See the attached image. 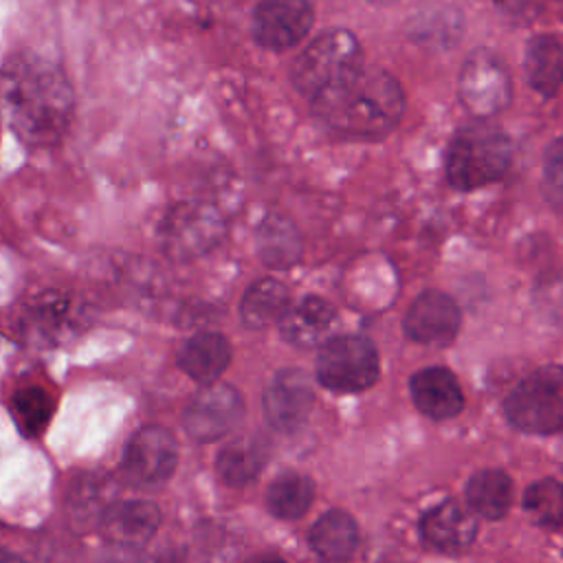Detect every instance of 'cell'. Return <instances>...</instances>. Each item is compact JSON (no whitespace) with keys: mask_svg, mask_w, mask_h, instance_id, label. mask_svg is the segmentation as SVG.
<instances>
[{"mask_svg":"<svg viewBox=\"0 0 563 563\" xmlns=\"http://www.w3.org/2000/svg\"><path fill=\"white\" fill-rule=\"evenodd\" d=\"M75 110L70 81L59 64L37 53H15L0 68V114L31 147L55 145Z\"/></svg>","mask_w":563,"mask_h":563,"instance_id":"6da1fadb","label":"cell"},{"mask_svg":"<svg viewBox=\"0 0 563 563\" xmlns=\"http://www.w3.org/2000/svg\"><path fill=\"white\" fill-rule=\"evenodd\" d=\"M312 110L341 134L376 139L400 121L405 95L398 79L387 70L361 66L354 75L314 97Z\"/></svg>","mask_w":563,"mask_h":563,"instance_id":"7a4b0ae2","label":"cell"},{"mask_svg":"<svg viewBox=\"0 0 563 563\" xmlns=\"http://www.w3.org/2000/svg\"><path fill=\"white\" fill-rule=\"evenodd\" d=\"M512 145L506 132L490 123L460 128L446 150L444 174L460 191L479 189L497 180L510 165Z\"/></svg>","mask_w":563,"mask_h":563,"instance_id":"3957f363","label":"cell"},{"mask_svg":"<svg viewBox=\"0 0 563 563\" xmlns=\"http://www.w3.org/2000/svg\"><path fill=\"white\" fill-rule=\"evenodd\" d=\"M363 66V48L347 29H330L314 37L292 62L290 79L310 101L341 84Z\"/></svg>","mask_w":563,"mask_h":563,"instance_id":"277c9868","label":"cell"},{"mask_svg":"<svg viewBox=\"0 0 563 563\" xmlns=\"http://www.w3.org/2000/svg\"><path fill=\"white\" fill-rule=\"evenodd\" d=\"M504 413L523 433H563V367L545 365L528 374L508 394Z\"/></svg>","mask_w":563,"mask_h":563,"instance_id":"5b68a950","label":"cell"},{"mask_svg":"<svg viewBox=\"0 0 563 563\" xmlns=\"http://www.w3.org/2000/svg\"><path fill=\"white\" fill-rule=\"evenodd\" d=\"M378 374V350L361 334L332 336L317 354V380L332 391H363L376 383Z\"/></svg>","mask_w":563,"mask_h":563,"instance_id":"8992f818","label":"cell"},{"mask_svg":"<svg viewBox=\"0 0 563 563\" xmlns=\"http://www.w3.org/2000/svg\"><path fill=\"white\" fill-rule=\"evenodd\" d=\"M512 97L510 73L499 55L488 48H475L460 73V101L477 119L501 112Z\"/></svg>","mask_w":563,"mask_h":563,"instance_id":"52a82bcc","label":"cell"},{"mask_svg":"<svg viewBox=\"0 0 563 563\" xmlns=\"http://www.w3.org/2000/svg\"><path fill=\"white\" fill-rule=\"evenodd\" d=\"M242 416V394L233 385L209 383L189 400L183 416V427L196 442H216L229 435Z\"/></svg>","mask_w":563,"mask_h":563,"instance_id":"ba28073f","label":"cell"},{"mask_svg":"<svg viewBox=\"0 0 563 563\" xmlns=\"http://www.w3.org/2000/svg\"><path fill=\"white\" fill-rule=\"evenodd\" d=\"M178 464V444L163 427H143L125 444L121 468L128 482L154 486L174 473Z\"/></svg>","mask_w":563,"mask_h":563,"instance_id":"9c48e42d","label":"cell"},{"mask_svg":"<svg viewBox=\"0 0 563 563\" xmlns=\"http://www.w3.org/2000/svg\"><path fill=\"white\" fill-rule=\"evenodd\" d=\"M314 400V389L306 372L297 367H286L273 374L268 380L262 409L266 422L282 433H290L303 424Z\"/></svg>","mask_w":563,"mask_h":563,"instance_id":"30bf717a","label":"cell"},{"mask_svg":"<svg viewBox=\"0 0 563 563\" xmlns=\"http://www.w3.org/2000/svg\"><path fill=\"white\" fill-rule=\"evenodd\" d=\"M312 20L314 13L308 0H260L251 31L260 46L286 51L308 35Z\"/></svg>","mask_w":563,"mask_h":563,"instance_id":"8fae6325","label":"cell"},{"mask_svg":"<svg viewBox=\"0 0 563 563\" xmlns=\"http://www.w3.org/2000/svg\"><path fill=\"white\" fill-rule=\"evenodd\" d=\"M224 233L222 216L202 202H189L167 218L165 246L172 257H196L213 249Z\"/></svg>","mask_w":563,"mask_h":563,"instance_id":"7c38bea8","label":"cell"},{"mask_svg":"<svg viewBox=\"0 0 563 563\" xmlns=\"http://www.w3.org/2000/svg\"><path fill=\"white\" fill-rule=\"evenodd\" d=\"M460 321V308L449 295L440 290H424L409 306L402 325L405 334L416 343L446 345L455 339Z\"/></svg>","mask_w":563,"mask_h":563,"instance_id":"4fadbf2b","label":"cell"},{"mask_svg":"<svg viewBox=\"0 0 563 563\" xmlns=\"http://www.w3.org/2000/svg\"><path fill=\"white\" fill-rule=\"evenodd\" d=\"M161 510L145 499H125L110 504L99 519L101 534L108 543L123 550H141L158 530Z\"/></svg>","mask_w":563,"mask_h":563,"instance_id":"5bb4252c","label":"cell"},{"mask_svg":"<svg viewBox=\"0 0 563 563\" xmlns=\"http://www.w3.org/2000/svg\"><path fill=\"white\" fill-rule=\"evenodd\" d=\"M420 534L433 550L460 554L475 541L477 519L468 506L464 508L457 501H444L422 517Z\"/></svg>","mask_w":563,"mask_h":563,"instance_id":"9a60e30c","label":"cell"},{"mask_svg":"<svg viewBox=\"0 0 563 563\" xmlns=\"http://www.w3.org/2000/svg\"><path fill=\"white\" fill-rule=\"evenodd\" d=\"M413 405L433 420H446L462 411L464 394L455 374L446 367H424L409 380Z\"/></svg>","mask_w":563,"mask_h":563,"instance_id":"2e32d148","label":"cell"},{"mask_svg":"<svg viewBox=\"0 0 563 563\" xmlns=\"http://www.w3.org/2000/svg\"><path fill=\"white\" fill-rule=\"evenodd\" d=\"M336 321V310L321 297H303L286 310L279 321L284 341L297 347H314L325 343L332 325Z\"/></svg>","mask_w":563,"mask_h":563,"instance_id":"e0dca14e","label":"cell"},{"mask_svg":"<svg viewBox=\"0 0 563 563\" xmlns=\"http://www.w3.org/2000/svg\"><path fill=\"white\" fill-rule=\"evenodd\" d=\"M231 361V345L220 332H198L178 350V367L196 383L209 385L220 378Z\"/></svg>","mask_w":563,"mask_h":563,"instance_id":"ac0fdd59","label":"cell"},{"mask_svg":"<svg viewBox=\"0 0 563 563\" xmlns=\"http://www.w3.org/2000/svg\"><path fill=\"white\" fill-rule=\"evenodd\" d=\"M308 541L321 561L345 563L358 548V526L350 512L334 508L312 523Z\"/></svg>","mask_w":563,"mask_h":563,"instance_id":"d6986e66","label":"cell"},{"mask_svg":"<svg viewBox=\"0 0 563 563\" xmlns=\"http://www.w3.org/2000/svg\"><path fill=\"white\" fill-rule=\"evenodd\" d=\"M255 246L260 260L268 268H290L301 257V235L292 220L279 213H268L257 231H255Z\"/></svg>","mask_w":563,"mask_h":563,"instance_id":"ffe728a7","label":"cell"},{"mask_svg":"<svg viewBox=\"0 0 563 563\" xmlns=\"http://www.w3.org/2000/svg\"><path fill=\"white\" fill-rule=\"evenodd\" d=\"M268 455V446L260 435H240L227 442L218 457L216 471L220 479L229 486H246L257 477Z\"/></svg>","mask_w":563,"mask_h":563,"instance_id":"44dd1931","label":"cell"},{"mask_svg":"<svg viewBox=\"0 0 563 563\" xmlns=\"http://www.w3.org/2000/svg\"><path fill=\"white\" fill-rule=\"evenodd\" d=\"M528 84L543 97H554L563 86V44L554 35H537L526 48Z\"/></svg>","mask_w":563,"mask_h":563,"instance_id":"7402d4cb","label":"cell"},{"mask_svg":"<svg viewBox=\"0 0 563 563\" xmlns=\"http://www.w3.org/2000/svg\"><path fill=\"white\" fill-rule=\"evenodd\" d=\"M466 506L471 512L484 519H501L512 506L515 488L508 473L499 468H486L475 473L464 488Z\"/></svg>","mask_w":563,"mask_h":563,"instance_id":"603a6c76","label":"cell"},{"mask_svg":"<svg viewBox=\"0 0 563 563\" xmlns=\"http://www.w3.org/2000/svg\"><path fill=\"white\" fill-rule=\"evenodd\" d=\"M290 308V295L286 284L273 277L257 279L251 284L240 301V317L249 328H266L282 321Z\"/></svg>","mask_w":563,"mask_h":563,"instance_id":"cb8c5ba5","label":"cell"},{"mask_svg":"<svg viewBox=\"0 0 563 563\" xmlns=\"http://www.w3.org/2000/svg\"><path fill=\"white\" fill-rule=\"evenodd\" d=\"M314 499V484L301 473H282L266 493L268 510L279 519H299Z\"/></svg>","mask_w":563,"mask_h":563,"instance_id":"d4e9b609","label":"cell"},{"mask_svg":"<svg viewBox=\"0 0 563 563\" xmlns=\"http://www.w3.org/2000/svg\"><path fill=\"white\" fill-rule=\"evenodd\" d=\"M523 510L543 528H561L563 526V484L543 477L530 484L521 497Z\"/></svg>","mask_w":563,"mask_h":563,"instance_id":"484cf974","label":"cell"},{"mask_svg":"<svg viewBox=\"0 0 563 563\" xmlns=\"http://www.w3.org/2000/svg\"><path fill=\"white\" fill-rule=\"evenodd\" d=\"M11 416L22 435L35 438L53 416V400L42 387H22L11 398Z\"/></svg>","mask_w":563,"mask_h":563,"instance_id":"4316f807","label":"cell"},{"mask_svg":"<svg viewBox=\"0 0 563 563\" xmlns=\"http://www.w3.org/2000/svg\"><path fill=\"white\" fill-rule=\"evenodd\" d=\"M108 493H110V482L99 477V475H84L79 477L68 495L70 501V512L77 521H99L101 515L108 510Z\"/></svg>","mask_w":563,"mask_h":563,"instance_id":"83f0119b","label":"cell"},{"mask_svg":"<svg viewBox=\"0 0 563 563\" xmlns=\"http://www.w3.org/2000/svg\"><path fill=\"white\" fill-rule=\"evenodd\" d=\"M462 33V18L453 9L427 11L411 24V37L429 46H453Z\"/></svg>","mask_w":563,"mask_h":563,"instance_id":"f1b7e54d","label":"cell"},{"mask_svg":"<svg viewBox=\"0 0 563 563\" xmlns=\"http://www.w3.org/2000/svg\"><path fill=\"white\" fill-rule=\"evenodd\" d=\"M543 194L552 209L563 211V136L554 139L543 156Z\"/></svg>","mask_w":563,"mask_h":563,"instance_id":"f546056e","label":"cell"},{"mask_svg":"<svg viewBox=\"0 0 563 563\" xmlns=\"http://www.w3.org/2000/svg\"><path fill=\"white\" fill-rule=\"evenodd\" d=\"M121 563H185V552L178 545L165 543L152 550L141 548V552L125 556Z\"/></svg>","mask_w":563,"mask_h":563,"instance_id":"4dcf8cb0","label":"cell"},{"mask_svg":"<svg viewBox=\"0 0 563 563\" xmlns=\"http://www.w3.org/2000/svg\"><path fill=\"white\" fill-rule=\"evenodd\" d=\"M246 563H286V561L282 556H277V554H260V556H255V559H251Z\"/></svg>","mask_w":563,"mask_h":563,"instance_id":"1f68e13d","label":"cell"},{"mask_svg":"<svg viewBox=\"0 0 563 563\" xmlns=\"http://www.w3.org/2000/svg\"><path fill=\"white\" fill-rule=\"evenodd\" d=\"M0 563H26V561H24L22 556H18V554H13V552L0 548Z\"/></svg>","mask_w":563,"mask_h":563,"instance_id":"d6a6232c","label":"cell"},{"mask_svg":"<svg viewBox=\"0 0 563 563\" xmlns=\"http://www.w3.org/2000/svg\"><path fill=\"white\" fill-rule=\"evenodd\" d=\"M367 2H372V4H391L396 0H367Z\"/></svg>","mask_w":563,"mask_h":563,"instance_id":"836d02e7","label":"cell"}]
</instances>
